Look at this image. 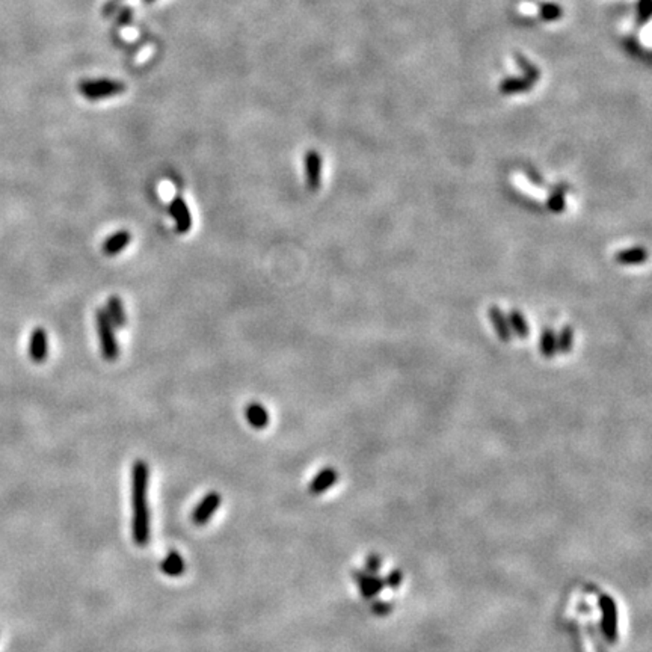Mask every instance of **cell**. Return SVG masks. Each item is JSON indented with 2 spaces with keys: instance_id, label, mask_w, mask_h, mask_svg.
I'll list each match as a JSON object with an SVG mask.
<instances>
[{
  "instance_id": "obj_9",
  "label": "cell",
  "mask_w": 652,
  "mask_h": 652,
  "mask_svg": "<svg viewBox=\"0 0 652 652\" xmlns=\"http://www.w3.org/2000/svg\"><path fill=\"white\" fill-rule=\"evenodd\" d=\"M338 478V473L335 472V468L333 467H325L322 468L320 472L313 477V481L310 482V494L311 495H322L326 492L328 490H331L335 485Z\"/></svg>"
},
{
  "instance_id": "obj_21",
  "label": "cell",
  "mask_w": 652,
  "mask_h": 652,
  "mask_svg": "<svg viewBox=\"0 0 652 652\" xmlns=\"http://www.w3.org/2000/svg\"><path fill=\"white\" fill-rule=\"evenodd\" d=\"M574 344V331L571 326H563L562 333L557 337V352L569 353Z\"/></svg>"
},
{
  "instance_id": "obj_17",
  "label": "cell",
  "mask_w": 652,
  "mask_h": 652,
  "mask_svg": "<svg viewBox=\"0 0 652 652\" xmlns=\"http://www.w3.org/2000/svg\"><path fill=\"white\" fill-rule=\"evenodd\" d=\"M539 351L542 353V357H546V358H552L557 353V337L552 329L546 328L541 333Z\"/></svg>"
},
{
  "instance_id": "obj_19",
  "label": "cell",
  "mask_w": 652,
  "mask_h": 652,
  "mask_svg": "<svg viewBox=\"0 0 652 652\" xmlns=\"http://www.w3.org/2000/svg\"><path fill=\"white\" fill-rule=\"evenodd\" d=\"M507 322H509L510 331H514L519 338H527V335H529V325H527V320L523 316L521 311L512 310L509 313Z\"/></svg>"
},
{
  "instance_id": "obj_23",
  "label": "cell",
  "mask_w": 652,
  "mask_h": 652,
  "mask_svg": "<svg viewBox=\"0 0 652 652\" xmlns=\"http://www.w3.org/2000/svg\"><path fill=\"white\" fill-rule=\"evenodd\" d=\"M516 59H518V65H519V67H521V68L524 70L525 76H527V80H530L532 84H533V82H536V80L539 79V71H538V68L534 67L533 64H530V62L527 61L525 57H523V56H516Z\"/></svg>"
},
{
  "instance_id": "obj_27",
  "label": "cell",
  "mask_w": 652,
  "mask_h": 652,
  "mask_svg": "<svg viewBox=\"0 0 652 652\" xmlns=\"http://www.w3.org/2000/svg\"><path fill=\"white\" fill-rule=\"evenodd\" d=\"M525 174H527V177H529V180L532 181L533 185L539 186V187L546 186V181L542 180V177L539 176V172H536L534 169H530V168H529V169H525Z\"/></svg>"
},
{
  "instance_id": "obj_1",
  "label": "cell",
  "mask_w": 652,
  "mask_h": 652,
  "mask_svg": "<svg viewBox=\"0 0 652 652\" xmlns=\"http://www.w3.org/2000/svg\"><path fill=\"white\" fill-rule=\"evenodd\" d=\"M148 488H150V465L139 459L131 465V538L141 548L147 547L151 539Z\"/></svg>"
},
{
  "instance_id": "obj_10",
  "label": "cell",
  "mask_w": 652,
  "mask_h": 652,
  "mask_svg": "<svg viewBox=\"0 0 652 652\" xmlns=\"http://www.w3.org/2000/svg\"><path fill=\"white\" fill-rule=\"evenodd\" d=\"M353 577H355V581H357L358 584L361 595L364 598H371L378 595V593L384 588V581L379 580L378 577H375V574L357 571V572H353Z\"/></svg>"
},
{
  "instance_id": "obj_12",
  "label": "cell",
  "mask_w": 652,
  "mask_h": 652,
  "mask_svg": "<svg viewBox=\"0 0 652 652\" xmlns=\"http://www.w3.org/2000/svg\"><path fill=\"white\" fill-rule=\"evenodd\" d=\"M106 311L107 317L112 322V325L115 328H124L127 324V315H126V308H124V304L121 298L118 296H111L106 301V307L103 308Z\"/></svg>"
},
{
  "instance_id": "obj_2",
  "label": "cell",
  "mask_w": 652,
  "mask_h": 652,
  "mask_svg": "<svg viewBox=\"0 0 652 652\" xmlns=\"http://www.w3.org/2000/svg\"><path fill=\"white\" fill-rule=\"evenodd\" d=\"M95 328L103 358L106 361H115L120 355V346L117 337H115V326L103 308H98L95 311Z\"/></svg>"
},
{
  "instance_id": "obj_18",
  "label": "cell",
  "mask_w": 652,
  "mask_h": 652,
  "mask_svg": "<svg viewBox=\"0 0 652 652\" xmlns=\"http://www.w3.org/2000/svg\"><path fill=\"white\" fill-rule=\"evenodd\" d=\"M532 86H533V84L530 80L510 77V79H505L501 82V84H500V93L506 94V95L516 94V93H525V91H529Z\"/></svg>"
},
{
  "instance_id": "obj_24",
  "label": "cell",
  "mask_w": 652,
  "mask_h": 652,
  "mask_svg": "<svg viewBox=\"0 0 652 652\" xmlns=\"http://www.w3.org/2000/svg\"><path fill=\"white\" fill-rule=\"evenodd\" d=\"M651 17V0H640L637 6V20L640 23L648 21Z\"/></svg>"
},
{
  "instance_id": "obj_28",
  "label": "cell",
  "mask_w": 652,
  "mask_h": 652,
  "mask_svg": "<svg viewBox=\"0 0 652 652\" xmlns=\"http://www.w3.org/2000/svg\"><path fill=\"white\" fill-rule=\"evenodd\" d=\"M378 604H379V606H375V607H373V610H375V612H376L378 615H381V616H382V615H386V613L391 610V606H386L385 602H378Z\"/></svg>"
},
{
  "instance_id": "obj_6",
  "label": "cell",
  "mask_w": 652,
  "mask_h": 652,
  "mask_svg": "<svg viewBox=\"0 0 652 652\" xmlns=\"http://www.w3.org/2000/svg\"><path fill=\"white\" fill-rule=\"evenodd\" d=\"M169 213L176 222V228L178 233L186 234L187 231L192 228V214L183 198H172V201L169 203Z\"/></svg>"
},
{
  "instance_id": "obj_3",
  "label": "cell",
  "mask_w": 652,
  "mask_h": 652,
  "mask_svg": "<svg viewBox=\"0 0 652 652\" xmlns=\"http://www.w3.org/2000/svg\"><path fill=\"white\" fill-rule=\"evenodd\" d=\"M124 91H126V85L112 79L82 80L79 84V93L88 100H103V98L118 95Z\"/></svg>"
},
{
  "instance_id": "obj_8",
  "label": "cell",
  "mask_w": 652,
  "mask_h": 652,
  "mask_svg": "<svg viewBox=\"0 0 652 652\" xmlns=\"http://www.w3.org/2000/svg\"><path fill=\"white\" fill-rule=\"evenodd\" d=\"M305 178L310 191H317L322 180V156L316 150L305 154Z\"/></svg>"
},
{
  "instance_id": "obj_16",
  "label": "cell",
  "mask_w": 652,
  "mask_h": 652,
  "mask_svg": "<svg viewBox=\"0 0 652 652\" xmlns=\"http://www.w3.org/2000/svg\"><path fill=\"white\" fill-rule=\"evenodd\" d=\"M646 260H648V251L642 246L628 248V250H622L615 255V261L624 266L642 265V263H645Z\"/></svg>"
},
{
  "instance_id": "obj_22",
  "label": "cell",
  "mask_w": 652,
  "mask_h": 652,
  "mask_svg": "<svg viewBox=\"0 0 652 652\" xmlns=\"http://www.w3.org/2000/svg\"><path fill=\"white\" fill-rule=\"evenodd\" d=\"M562 14H563L562 8H560L556 3H543V5H541V15H542L543 20L555 21V20H559L560 17H562Z\"/></svg>"
},
{
  "instance_id": "obj_5",
  "label": "cell",
  "mask_w": 652,
  "mask_h": 652,
  "mask_svg": "<svg viewBox=\"0 0 652 652\" xmlns=\"http://www.w3.org/2000/svg\"><path fill=\"white\" fill-rule=\"evenodd\" d=\"M221 501H222V497L219 492H214V491L209 492L200 503H198V506L192 512V515H191L192 523L198 527L207 524L214 512L219 509Z\"/></svg>"
},
{
  "instance_id": "obj_15",
  "label": "cell",
  "mask_w": 652,
  "mask_h": 652,
  "mask_svg": "<svg viewBox=\"0 0 652 652\" xmlns=\"http://www.w3.org/2000/svg\"><path fill=\"white\" fill-rule=\"evenodd\" d=\"M245 417L248 420V423H250V426H252L254 429H259V431L269 426V420H270L269 412L265 407L261 405V403H257V402L250 403V405H248L245 409Z\"/></svg>"
},
{
  "instance_id": "obj_29",
  "label": "cell",
  "mask_w": 652,
  "mask_h": 652,
  "mask_svg": "<svg viewBox=\"0 0 652 652\" xmlns=\"http://www.w3.org/2000/svg\"><path fill=\"white\" fill-rule=\"evenodd\" d=\"M154 0H144V3H153Z\"/></svg>"
},
{
  "instance_id": "obj_25",
  "label": "cell",
  "mask_w": 652,
  "mask_h": 652,
  "mask_svg": "<svg viewBox=\"0 0 652 652\" xmlns=\"http://www.w3.org/2000/svg\"><path fill=\"white\" fill-rule=\"evenodd\" d=\"M381 562H382V560L378 555H370V557L367 559L369 572L370 574H378L379 569H381Z\"/></svg>"
},
{
  "instance_id": "obj_13",
  "label": "cell",
  "mask_w": 652,
  "mask_h": 652,
  "mask_svg": "<svg viewBox=\"0 0 652 652\" xmlns=\"http://www.w3.org/2000/svg\"><path fill=\"white\" fill-rule=\"evenodd\" d=\"M488 316H490L491 324H492L495 333H497L500 340L503 343H509L512 340V331H510L507 317L503 315V311L499 307H495V305L490 307Z\"/></svg>"
},
{
  "instance_id": "obj_4",
  "label": "cell",
  "mask_w": 652,
  "mask_h": 652,
  "mask_svg": "<svg viewBox=\"0 0 652 652\" xmlns=\"http://www.w3.org/2000/svg\"><path fill=\"white\" fill-rule=\"evenodd\" d=\"M601 610V628L610 643L617 640V607L612 597L601 595L598 599Z\"/></svg>"
},
{
  "instance_id": "obj_20",
  "label": "cell",
  "mask_w": 652,
  "mask_h": 652,
  "mask_svg": "<svg viewBox=\"0 0 652 652\" xmlns=\"http://www.w3.org/2000/svg\"><path fill=\"white\" fill-rule=\"evenodd\" d=\"M565 191H566V187L560 185L556 187L555 192H551L548 198V209L551 212L560 213L565 210Z\"/></svg>"
},
{
  "instance_id": "obj_11",
  "label": "cell",
  "mask_w": 652,
  "mask_h": 652,
  "mask_svg": "<svg viewBox=\"0 0 652 652\" xmlns=\"http://www.w3.org/2000/svg\"><path fill=\"white\" fill-rule=\"evenodd\" d=\"M131 242V234L127 230H120L117 233H113L109 236L103 243V252L107 257H115L118 255L121 251L126 250V248Z\"/></svg>"
},
{
  "instance_id": "obj_14",
  "label": "cell",
  "mask_w": 652,
  "mask_h": 652,
  "mask_svg": "<svg viewBox=\"0 0 652 652\" xmlns=\"http://www.w3.org/2000/svg\"><path fill=\"white\" fill-rule=\"evenodd\" d=\"M160 569H162V572H163L165 575L172 577V579H177V577L183 575L185 571H186L185 559L181 557L180 552H177L176 550H172V551H169L168 555L165 556V559L162 560Z\"/></svg>"
},
{
  "instance_id": "obj_26",
  "label": "cell",
  "mask_w": 652,
  "mask_h": 652,
  "mask_svg": "<svg viewBox=\"0 0 652 652\" xmlns=\"http://www.w3.org/2000/svg\"><path fill=\"white\" fill-rule=\"evenodd\" d=\"M402 580H403V574L400 571H393L390 575H388L386 584L390 586L391 589H398V588H400Z\"/></svg>"
},
{
  "instance_id": "obj_7",
  "label": "cell",
  "mask_w": 652,
  "mask_h": 652,
  "mask_svg": "<svg viewBox=\"0 0 652 652\" xmlns=\"http://www.w3.org/2000/svg\"><path fill=\"white\" fill-rule=\"evenodd\" d=\"M29 357L35 364H43L48 357V335L44 328H35L29 340Z\"/></svg>"
}]
</instances>
